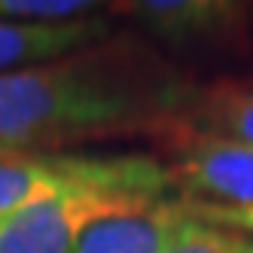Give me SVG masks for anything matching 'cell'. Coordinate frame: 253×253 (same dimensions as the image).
<instances>
[{
	"label": "cell",
	"instance_id": "6da1fadb",
	"mask_svg": "<svg viewBox=\"0 0 253 253\" xmlns=\"http://www.w3.org/2000/svg\"><path fill=\"white\" fill-rule=\"evenodd\" d=\"M202 92L140 34L107 40L64 58L0 74V147L58 153L92 137L186 128Z\"/></svg>",
	"mask_w": 253,
	"mask_h": 253
},
{
	"label": "cell",
	"instance_id": "7a4b0ae2",
	"mask_svg": "<svg viewBox=\"0 0 253 253\" xmlns=\"http://www.w3.org/2000/svg\"><path fill=\"white\" fill-rule=\"evenodd\" d=\"M168 168L143 153H0V216L61 198H165Z\"/></svg>",
	"mask_w": 253,
	"mask_h": 253
},
{
	"label": "cell",
	"instance_id": "3957f363",
	"mask_svg": "<svg viewBox=\"0 0 253 253\" xmlns=\"http://www.w3.org/2000/svg\"><path fill=\"white\" fill-rule=\"evenodd\" d=\"M168 140H174V162L165 168L177 198L216 208H253V143L189 125Z\"/></svg>",
	"mask_w": 253,
	"mask_h": 253
},
{
	"label": "cell",
	"instance_id": "277c9868",
	"mask_svg": "<svg viewBox=\"0 0 253 253\" xmlns=\"http://www.w3.org/2000/svg\"><path fill=\"white\" fill-rule=\"evenodd\" d=\"M189 223L192 213L180 198L119 202L77 235L70 253H168Z\"/></svg>",
	"mask_w": 253,
	"mask_h": 253
},
{
	"label": "cell",
	"instance_id": "5b68a950",
	"mask_svg": "<svg viewBox=\"0 0 253 253\" xmlns=\"http://www.w3.org/2000/svg\"><path fill=\"white\" fill-rule=\"evenodd\" d=\"M110 9L128 19L140 37L168 46L216 43L238 31L247 12L244 3L232 0H131L110 3Z\"/></svg>",
	"mask_w": 253,
	"mask_h": 253
},
{
	"label": "cell",
	"instance_id": "8992f818",
	"mask_svg": "<svg viewBox=\"0 0 253 253\" xmlns=\"http://www.w3.org/2000/svg\"><path fill=\"white\" fill-rule=\"evenodd\" d=\"M122 198H61L0 216V253H70L77 235ZM143 202V198H134Z\"/></svg>",
	"mask_w": 253,
	"mask_h": 253
},
{
	"label": "cell",
	"instance_id": "52a82bcc",
	"mask_svg": "<svg viewBox=\"0 0 253 253\" xmlns=\"http://www.w3.org/2000/svg\"><path fill=\"white\" fill-rule=\"evenodd\" d=\"M110 34H113V19L107 12L61 25L0 22V74L64 58L70 52L107 40Z\"/></svg>",
	"mask_w": 253,
	"mask_h": 253
},
{
	"label": "cell",
	"instance_id": "ba28073f",
	"mask_svg": "<svg viewBox=\"0 0 253 253\" xmlns=\"http://www.w3.org/2000/svg\"><path fill=\"white\" fill-rule=\"evenodd\" d=\"M189 128L253 143V88L216 83L202 88L186 119Z\"/></svg>",
	"mask_w": 253,
	"mask_h": 253
},
{
	"label": "cell",
	"instance_id": "9c48e42d",
	"mask_svg": "<svg viewBox=\"0 0 253 253\" xmlns=\"http://www.w3.org/2000/svg\"><path fill=\"white\" fill-rule=\"evenodd\" d=\"M168 253H253V232L211 226L192 216Z\"/></svg>",
	"mask_w": 253,
	"mask_h": 253
},
{
	"label": "cell",
	"instance_id": "30bf717a",
	"mask_svg": "<svg viewBox=\"0 0 253 253\" xmlns=\"http://www.w3.org/2000/svg\"><path fill=\"white\" fill-rule=\"evenodd\" d=\"M186 208L202 223L238 229V232H253V208H216V205H195V202H186Z\"/></svg>",
	"mask_w": 253,
	"mask_h": 253
},
{
	"label": "cell",
	"instance_id": "8fae6325",
	"mask_svg": "<svg viewBox=\"0 0 253 253\" xmlns=\"http://www.w3.org/2000/svg\"><path fill=\"white\" fill-rule=\"evenodd\" d=\"M0 153H6V147H0Z\"/></svg>",
	"mask_w": 253,
	"mask_h": 253
}]
</instances>
